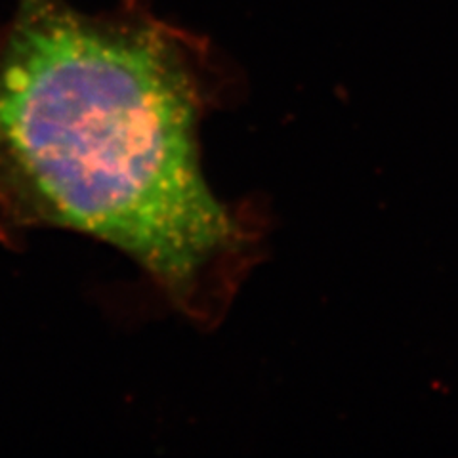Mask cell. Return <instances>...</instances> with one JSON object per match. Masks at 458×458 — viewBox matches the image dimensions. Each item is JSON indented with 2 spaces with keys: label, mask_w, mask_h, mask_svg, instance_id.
Masks as SVG:
<instances>
[{
  "label": "cell",
  "mask_w": 458,
  "mask_h": 458,
  "mask_svg": "<svg viewBox=\"0 0 458 458\" xmlns=\"http://www.w3.org/2000/svg\"><path fill=\"white\" fill-rule=\"evenodd\" d=\"M210 42L149 0H18L0 31V241L65 229L123 252L183 318L216 327L264 227L205 176L200 128L232 94Z\"/></svg>",
  "instance_id": "6da1fadb"
}]
</instances>
